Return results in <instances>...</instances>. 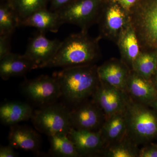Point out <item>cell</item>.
<instances>
[{
  "mask_svg": "<svg viewBox=\"0 0 157 157\" xmlns=\"http://www.w3.org/2000/svg\"><path fill=\"white\" fill-rule=\"evenodd\" d=\"M139 157H157V144L149 143L140 149Z\"/></svg>",
  "mask_w": 157,
  "mask_h": 157,
  "instance_id": "27",
  "label": "cell"
},
{
  "mask_svg": "<svg viewBox=\"0 0 157 157\" xmlns=\"http://www.w3.org/2000/svg\"><path fill=\"white\" fill-rule=\"evenodd\" d=\"M140 149L127 134L121 140L105 147L102 155L107 157H139Z\"/></svg>",
  "mask_w": 157,
  "mask_h": 157,
  "instance_id": "21",
  "label": "cell"
},
{
  "mask_svg": "<svg viewBox=\"0 0 157 157\" xmlns=\"http://www.w3.org/2000/svg\"><path fill=\"white\" fill-rule=\"evenodd\" d=\"M157 70L155 50L141 51L133 63L132 70L144 78L150 79Z\"/></svg>",
  "mask_w": 157,
  "mask_h": 157,
  "instance_id": "22",
  "label": "cell"
},
{
  "mask_svg": "<svg viewBox=\"0 0 157 157\" xmlns=\"http://www.w3.org/2000/svg\"><path fill=\"white\" fill-rule=\"evenodd\" d=\"M116 44L120 53L121 59L132 70L133 63L141 50L140 42L131 20L122 31Z\"/></svg>",
  "mask_w": 157,
  "mask_h": 157,
  "instance_id": "15",
  "label": "cell"
},
{
  "mask_svg": "<svg viewBox=\"0 0 157 157\" xmlns=\"http://www.w3.org/2000/svg\"><path fill=\"white\" fill-rule=\"evenodd\" d=\"M106 0H75L58 11L63 24L78 26L81 31L87 32L98 23L101 10Z\"/></svg>",
  "mask_w": 157,
  "mask_h": 157,
  "instance_id": "6",
  "label": "cell"
},
{
  "mask_svg": "<svg viewBox=\"0 0 157 157\" xmlns=\"http://www.w3.org/2000/svg\"><path fill=\"white\" fill-rule=\"evenodd\" d=\"M117 3L127 12L130 13L139 2V0H109Z\"/></svg>",
  "mask_w": 157,
  "mask_h": 157,
  "instance_id": "29",
  "label": "cell"
},
{
  "mask_svg": "<svg viewBox=\"0 0 157 157\" xmlns=\"http://www.w3.org/2000/svg\"><path fill=\"white\" fill-rule=\"evenodd\" d=\"M68 136L80 157L102 155L106 147L99 131L94 132L71 128Z\"/></svg>",
  "mask_w": 157,
  "mask_h": 157,
  "instance_id": "12",
  "label": "cell"
},
{
  "mask_svg": "<svg viewBox=\"0 0 157 157\" xmlns=\"http://www.w3.org/2000/svg\"><path fill=\"white\" fill-rule=\"evenodd\" d=\"M101 39L90 36L87 32L71 34L61 42L53 58L42 68L94 64L101 56L99 42Z\"/></svg>",
  "mask_w": 157,
  "mask_h": 157,
  "instance_id": "1",
  "label": "cell"
},
{
  "mask_svg": "<svg viewBox=\"0 0 157 157\" xmlns=\"http://www.w3.org/2000/svg\"><path fill=\"white\" fill-rule=\"evenodd\" d=\"M141 51L157 48V0H139L129 13Z\"/></svg>",
  "mask_w": 157,
  "mask_h": 157,
  "instance_id": "4",
  "label": "cell"
},
{
  "mask_svg": "<svg viewBox=\"0 0 157 157\" xmlns=\"http://www.w3.org/2000/svg\"><path fill=\"white\" fill-rule=\"evenodd\" d=\"M130 21L128 12L117 3L106 0L98 21L100 29L98 36L116 43L122 31Z\"/></svg>",
  "mask_w": 157,
  "mask_h": 157,
  "instance_id": "7",
  "label": "cell"
},
{
  "mask_svg": "<svg viewBox=\"0 0 157 157\" xmlns=\"http://www.w3.org/2000/svg\"><path fill=\"white\" fill-rule=\"evenodd\" d=\"M45 34L38 31L30 38L23 54L36 65L37 69L43 68L53 58L61 43L58 39H48Z\"/></svg>",
  "mask_w": 157,
  "mask_h": 157,
  "instance_id": "10",
  "label": "cell"
},
{
  "mask_svg": "<svg viewBox=\"0 0 157 157\" xmlns=\"http://www.w3.org/2000/svg\"><path fill=\"white\" fill-rule=\"evenodd\" d=\"M17 14L9 0H1L0 4V35L12 36L19 25Z\"/></svg>",
  "mask_w": 157,
  "mask_h": 157,
  "instance_id": "23",
  "label": "cell"
},
{
  "mask_svg": "<svg viewBox=\"0 0 157 157\" xmlns=\"http://www.w3.org/2000/svg\"><path fill=\"white\" fill-rule=\"evenodd\" d=\"M99 132L106 147L122 139L127 134L124 111L106 119Z\"/></svg>",
  "mask_w": 157,
  "mask_h": 157,
  "instance_id": "20",
  "label": "cell"
},
{
  "mask_svg": "<svg viewBox=\"0 0 157 157\" xmlns=\"http://www.w3.org/2000/svg\"><path fill=\"white\" fill-rule=\"evenodd\" d=\"M148 106H150L157 111V98L149 104Z\"/></svg>",
  "mask_w": 157,
  "mask_h": 157,
  "instance_id": "32",
  "label": "cell"
},
{
  "mask_svg": "<svg viewBox=\"0 0 157 157\" xmlns=\"http://www.w3.org/2000/svg\"><path fill=\"white\" fill-rule=\"evenodd\" d=\"M20 21L40 9L47 8L49 0H9ZM20 24V23H19Z\"/></svg>",
  "mask_w": 157,
  "mask_h": 157,
  "instance_id": "25",
  "label": "cell"
},
{
  "mask_svg": "<svg viewBox=\"0 0 157 157\" xmlns=\"http://www.w3.org/2000/svg\"><path fill=\"white\" fill-rule=\"evenodd\" d=\"M9 144L14 148L27 151H38L40 138L36 132L30 128L16 124L11 126L9 135Z\"/></svg>",
  "mask_w": 157,
  "mask_h": 157,
  "instance_id": "18",
  "label": "cell"
},
{
  "mask_svg": "<svg viewBox=\"0 0 157 157\" xmlns=\"http://www.w3.org/2000/svg\"><path fill=\"white\" fill-rule=\"evenodd\" d=\"M63 23L57 11L48 10L47 8L40 9L20 21V26L36 28L38 31L56 33Z\"/></svg>",
  "mask_w": 157,
  "mask_h": 157,
  "instance_id": "16",
  "label": "cell"
},
{
  "mask_svg": "<svg viewBox=\"0 0 157 157\" xmlns=\"http://www.w3.org/2000/svg\"><path fill=\"white\" fill-rule=\"evenodd\" d=\"M75 0H49L50 10L58 11L67 7Z\"/></svg>",
  "mask_w": 157,
  "mask_h": 157,
  "instance_id": "28",
  "label": "cell"
},
{
  "mask_svg": "<svg viewBox=\"0 0 157 157\" xmlns=\"http://www.w3.org/2000/svg\"><path fill=\"white\" fill-rule=\"evenodd\" d=\"M32 118L36 128L49 137L68 135L72 128L70 112L61 104L53 103L43 106L33 113Z\"/></svg>",
  "mask_w": 157,
  "mask_h": 157,
  "instance_id": "5",
  "label": "cell"
},
{
  "mask_svg": "<svg viewBox=\"0 0 157 157\" xmlns=\"http://www.w3.org/2000/svg\"><path fill=\"white\" fill-rule=\"evenodd\" d=\"M14 147L11 144L6 146H2L0 148V157H15L17 154L14 150Z\"/></svg>",
  "mask_w": 157,
  "mask_h": 157,
  "instance_id": "30",
  "label": "cell"
},
{
  "mask_svg": "<svg viewBox=\"0 0 157 157\" xmlns=\"http://www.w3.org/2000/svg\"><path fill=\"white\" fill-rule=\"evenodd\" d=\"M72 128L77 130L99 131L106 117L100 107L94 101L81 104L70 112Z\"/></svg>",
  "mask_w": 157,
  "mask_h": 157,
  "instance_id": "11",
  "label": "cell"
},
{
  "mask_svg": "<svg viewBox=\"0 0 157 157\" xmlns=\"http://www.w3.org/2000/svg\"><path fill=\"white\" fill-rule=\"evenodd\" d=\"M33 114V108L29 104L18 101H10L2 104L0 107V119L6 126L17 124L28 120Z\"/></svg>",
  "mask_w": 157,
  "mask_h": 157,
  "instance_id": "19",
  "label": "cell"
},
{
  "mask_svg": "<svg viewBox=\"0 0 157 157\" xmlns=\"http://www.w3.org/2000/svg\"><path fill=\"white\" fill-rule=\"evenodd\" d=\"M21 90L32 102L43 106L53 104L61 96L58 82L53 76L42 75L26 80L21 86Z\"/></svg>",
  "mask_w": 157,
  "mask_h": 157,
  "instance_id": "8",
  "label": "cell"
},
{
  "mask_svg": "<svg viewBox=\"0 0 157 157\" xmlns=\"http://www.w3.org/2000/svg\"><path fill=\"white\" fill-rule=\"evenodd\" d=\"M156 55L157 59V48L154 49Z\"/></svg>",
  "mask_w": 157,
  "mask_h": 157,
  "instance_id": "33",
  "label": "cell"
},
{
  "mask_svg": "<svg viewBox=\"0 0 157 157\" xmlns=\"http://www.w3.org/2000/svg\"><path fill=\"white\" fill-rule=\"evenodd\" d=\"M147 106L128 96L124 111L127 135L137 145H146L157 138V114Z\"/></svg>",
  "mask_w": 157,
  "mask_h": 157,
  "instance_id": "3",
  "label": "cell"
},
{
  "mask_svg": "<svg viewBox=\"0 0 157 157\" xmlns=\"http://www.w3.org/2000/svg\"><path fill=\"white\" fill-rule=\"evenodd\" d=\"M92 96L93 101L103 111L106 119L124 111L128 99L125 92L101 82Z\"/></svg>",
  "mask_w": 157,
  "mask_h": 157,
  "instance_id": "9",
  "label": "cell"
},
{
  "mask_svg": "<svg viewBox=\"0 0 157 157\" xmlns=\"http://www.w3.org/2000/svg\"><path fill=\"white\" fill-rule=\"evenodd\" d=\"M132 70L121 59L113 58L98 67L101 82L125 91Z\"/></svg>",
  "mask_w": 157,
  "mask_h": 157,
  "instance_id": "13",
  "label": "cell"
},
{
  "mask_svg": "<svg viewBox=\"0 0 157 157\" xmlns=\"http://www.w3.org/2000/svg\"><path fill=\"white\" fill-rule=\"evenodd\" d=\"M125 92L132 100L147 106L157 98V90L150 79L133 70L127 80Z\"/></svg>",
  "mask_w": 157,
  "mask_h": 157,
  "instance_id": "14",
  "label": "cell"
},
{
  "mask_svg": "<svg viewBox=\"0 0 157 157\" xmlns=\"http://www.w3.org/2000/svg\"><path fill=\"white\" fill-rule=\"evenodd\" d=\"M98 67L94 64L75 66L54 73L61 96L69 103L77 104L92 96L100 82Z\"/></svg>",
  "mask_w": 157,
  "mask_h": 157,
  "instance_id": "2",
  "label": "cell"
},
{
  "mask_svg": "<svg viewBox=\"0 0 157 157\" xmlns=\"http://www.w3.org/2000/svg\"><path fill=\"white\" fill-rule=\"evenodd\" d=\"M150 80L157 90V70L153 75L152 76Z\"/></svg>",
  "mask_w": 157,
  "mask_h": 157,
  "instance_id": "31",
  "label": "cell"
},
{
  "mask_svg": "<svg viewBox=\"0 0 157 157\" xmlns=\"http://www.w3.org/2000/svg\"><path fill=\"white\" fill-rule=\"evenodd\" d=\"M11 36L0 35V59L11 52Z\"/></svg>",
  "mask_w": 157,
  "mask_h": 157,
  "instance_id": "26",
  "label": "cell"
},
{
  "mask_svg": "<svg viewBox=\"0 0 157 157\" xmlns=\"http://www.w3.org/2000/svg\"><path fill=\"white\" fill-rule=\"evenodd\" d=\"M49 137L50 152L53 156L62 157H80L68 135L58 134Z\"/></svg>",
  "mask_w": 157,
  "mask_h": 157,
  "instance_id": "24",
  "label": "cell"
},
{
  "mask_svg": "<svg viewBox=\"0 0 157 157\" xmlns=\"http://www.w3.org/2000/svg\"><path fill=\"white\" fill-rule=\"evenodd\" d=\"M36 69V65L24 55L11 52L0 59V76L4 80L23 76Z\"/></svg>",
  "mask_w": 157,
  "mask_h": 157,
  "instance_id": "17",
  "label": "cell"
}]
</instances>
